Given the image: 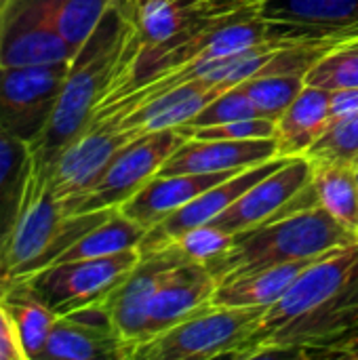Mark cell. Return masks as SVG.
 Wrapping results in <instances>:
<instances>
[{
    "label": "cell",
    "instance_id": "6da1fadb",
    "mask_svg": "<svg viewBox=\"0 0 358 360\" xmlns=\"http://www.w3.org/2000/svg\"><path fill=\"white\" fill-rule=\"evenodd\" d=\"M358 331V243L306 268L266 308L243 360H323Z\"/></svg>",
    "mask_w": 358,
    "mask_h": 360
},
{
    "label": "cell",
    "instance_id": "7a4b0ae2",
    "mask_svg": "<svg viewBox=\"0 0 358 360\" xmlns=\"http://www.w3.org/2000/svg\"><path fill=\"white\" fill-rule=\"evenodd\" d=\"M133 34V0H116L74 55L53 116L30 148L32 162L49 171L61 150L89 124L116 78Z\"/></svg>",
    "mask_w": 358,
    "mask_h": 360
},
{
    "label": "cell",
    "instance_id": "3957f363",
    "mask_svg": "<svg viewBox=\"0 0 358 360\" xmlns=\"http://www.w3.org/2000/svg\"><path fill=\"white\" fill-rule=\"evenodd\" d=\"M358 243V234L323 207L295 211L234 234L230 249L209 266L217 283L270 266L323 257Z\"/></svg>",
    "mask_w": 358,
    "mask_h": 360
},
{
    "label": "cell",
    "instance_id": "277c9868",
    "mask_svg": "<svg viewBox=\"0 0 358 360\" xmlns=\"http://www.w3.org/2000/svg\"><path fill=\"white\" fill-rule=\"evenodd\" d=\"M112 211L68 215L63 200L49 184V173L32 162L21 213L0 257V287L51 266Z\"/></svg>",
    "mask_w": 358,
    "mask_h": 360
},
{
    "label": "cell",
    "instance_id": "5b68a950",
    "mask_svg": "<svg viewBox=\"0 0 358 360\" xmlns=\"http://www.w3.org/2000/svg\"><path fill=\"white\" fill-rule=\"evenodd\" d=\"M264 312L266 308L211 304L141 342L133 360H243Z\"/></svg>",
    "mask_w": 358,
    "mask_h": 360
},
{
    "label": "cell",
    "instance_id": "8992f818",
    "mask_svg": "<svg viewBox=\"0 0 358 360\" xmlns=\"http://www.w3.org/2000/svg\"><path fill=\"white\" fill-rule=\"evenodd\" d=\"M181 129L146 133L127 143L106 167L101 177L76 200L63 205L68 215L120 209L135 196L167 162V158L186 141Z\"/></svg>",
    "mask_w": 358,
    "mask_h": 360
},
{
    "label": "cell",
    "instance_id": "52a82bcc",
    "mask_svg": "<svg viewBox=\"0 0 358 360\" xmlns=\"http://www.w3.org/2000/svg\"><path fill=\"white\" fill-rule=\"evenodd\" d=\"M139 249H129L108 257L63 262L42 268L25 278V285L57 316L106 300L137 266Z\"/></svg>",
    "mask_w": 358,
    "mask_h": 360
},
{
    "label": "cell",
    "instance_id": "ba28073f",
    "mask_svg": "<svg viewBox=\"0 0 358 360\" xmlns=\"http://www.w3.org/2000/svg\"><path fill=\"white\" fill-rule=\"evenodd\" d=\"M70 63L0 65V127L32 148L53 116Z\"/></svg>",
    "mask_w": 358,
    "mask_h": 360
},
{
    "label": "cell",
    "instance_id": "9c48e42d",
    "mask_svg": "<svg viewBox=\"0 0 358 360\" xmlns=\"http://www.w3.org/2000/svg\"><path fill=\"white\" fill-rule=\"evenodd\" d=\"M135 137L139 135L122 127L116 116L91 120L46 171L53 192L63 205L76 200L93 188L112 158Z\"/></svg>",
    "mask_w": 358,
    "mask_h": 360
},
{
    "label": "cell",
    "instance_id": "30bf717a",
    "mask_svg": "<svg viewBox=\"0 0 358 360\" xmlns=\"http://www.w3.org/2000/svg\"><path fill=\"white\" fill-rule=\"evenodd\" d=\"M255 8L276 40L329 44L358 40V0H264Z\"/></svg>",
    "mask_w": 358,
    "mask_h": 360
},
{
    "label": "cell",
    "instance_id": "8fae6325",
    "mask_svg": "<svg viewBox=\"0 0 358 360\" xmlns=\"http://www.w3.org/2000/svg\"><path fill=\"white\" fill-rule=\"evenodd\" d=\"M72 59L74 51L57 30L44 0H0V65Z\"/></svg>",
    "mask_w": 358,
    "mask_h": 360
},
{
    "label": "cell",
    "instance_id": "7c38bea8",
    "mask_svg": "<svg viewBox=\"0 0 358 360\" xmlns=\"http://www.w3.org/2000/svg\"><path fill=\"white\" fill-rule=\"evenodd\" d=\"M312 171L314 167L310 158H287L276 171L262 177L222 215H217L211 226L234 236L243 230L289 215L295 198L312 181Z\"/></svg>",
    "mask_w": 358,
    "mask_h": 360
},
{
    "label": "cell",
    "instance_id": "4fadbf2b",
    "mask_svg": "<svg viewBox=\"0 0 358 360\" xmlns=\"http://www.w3.org/2000/svg\"><path fill=\"white\" fill-rule=\"evenodd\" d=\"M184 259L188 257L177 245L141 253V259L129 272V276L106 297V308L112 325L120 340L129 346L131 360L135 348L146 338V312L154 291L160 287L169 270Z\"/></svg>",
    "mask_w": 358,
    "mask_h": 360
},
{
    "label": "cell",
    "instance_id": "5bb4252c",
    "mask_svg": "<svg viewBox=\"0 0 358 360\" xmlns=\"http://www.w3.org/2000/svg\"><path fill=\"white\" fill-rule=\"evenodd\" d=\"M131 360L129 346L116 333L106 300L57 316L38 360Z\"/></svg>",
    "mask_w": 358,
    "mask_h": 360
},
{
    "label": "cell",
    "instance_id": "9a60e30c",
    "mask_svg": "<svg viewBox=\"0 0 358 360\" xmlns=\"http://www.w3.org/2000/svg\"><path fill=\"white\" fill-rule=\"evenodd\" d=\"M285 160L287 158H274V160H268V162L243 169V171L234 173L232 177L219 181L217 186L209 188L207 192H203L200 196H196L194 200H190L188 205H184L181 209H177L169 217H165L160 224L150 228L146 238H143V243H141V247H139V251L141 253H150V251H158V249L171 247L188 230L205 226V224H211L232 202H236L251 186H255L268 173L276 171Z\"/></svg>",
    "mask_w": 358,
    "mask_h": 360
},
{
    "label": "cell",
    "instance_id": "2e32d148",
    "mask_svg": "<svg viewBox=\"0 0 358 360\" xmlns=\"http://www.w3.org/2000/svg\"><path fill=\"white\" fill-rule=\"evenodd\" d=\"M215 289L217 281L207 266L192 259L173 266L148 304L143 342L211 306Z\"/></svg>",
    "mask_w": 358,
    "mask_h": 360
},
{
    "label": "cell",
    "instance_id": "e0dca14e",
    "mask_svg": "<svg viewBox=\"0 0 358 360\" xmlns=\"http://www.w3.org/2000/svg\"><path fill=\"white\" fill-rule=\"evenodd\" d=\"M274 158L279 154L276 139H194L188 137L162 165L158 175H198V173H228L243 171Z\"/></svg>",
    "mask_w": 358,
    "mask_h": 360
},
{
    "label": "cell",
    "instance_id": "ac0fdd59",
    "mask_svg": "<svg viewBox=\"0 0 358 360\" xmlns=\"http://www.w3.org/2000/svg\"><path fill=\"white\" fill-rule=\"evenodd\" d=\"M226 89H230V84L188 80L141 101L135 110L116 118L120 120L122 127L131 129L137 135L167 131V129H181Z\"/></svg>",
    "mask_w": 358,
    "mask_h": 360
},
{
    "label": "cell",
    "instance_id": "d6986e66",
    "mask_svg": "<svg viewBox=\"0 0 358 360\" xmlns=\"http://www.w3.org/2000/svg\"><path fill=\"white\" fill-rule=\"evenodd\" d=\"M238 171L228 173H181V175H154L135 196H131L120 211L143 228H154L165 217L217 186L219 181L232 177Z\"/></svg>",
    "mask_w": 358,
    "mask_h": 360
},
{
    "label": "cell",
    "instance_id": "ffe728a7",
    "mask_svg": "<svg viewBox=\"0 0 358 360\" xmlns=\"http://www.w3.org/2000/svg\"><path fill=\"white\" fill-rule=\"evenodd\" d=\"M331 93L306 84L293 103L276 120L279 154L283 158L304 156L331 124Z\"/></svg>",
    "mask_w": 358,
    "mask_h": 360
},
{
    "label": "cell",
    "instance_id": "44dd1931",
    "mask_svg": "<svg viewBox=\"0 0 358 360\" xmlns=\"http://www.w3.org/2000/svg\"><path fill=\"white\" fill-rule=\"evenodd\" d=\"M319 259L321 257L270 266L232 281L217 283L213 304L238 308H270L289 291V287L300 278V274Z\"/></svg>",
    "mask_w": 358,
    "mask_h": 360
},
{
    "label": "cell",
    "instance_id": "7402d4cb",
    "mask_svg": "<svg viewBox=\"0 0 358 360\" xmlns=\"http://www.w3.org/2000/svg\"><path fill=\"white\" fill-rule=\"evenodd\" d=\"M30 171V143L13 137L0 127V257L19 219Z\"/></svg>",
    "mask_w": 358,
    "mask_h": 360
},
{
    "label": "cell",
    "instance_id": "603a6c76",
    "mask_svg": "<svg viewBox=\"0 0 358 360\" xmlns=\"http://www.w3.org/2000/svg\"><path fill=\"white\" fill-rule=\"evenodd\" d=\"M0 300L11 312L27 360H38L51 331L57 321V314L34 295L25 281H11L0 287Z\"/></svg>",
    "mask_w": 358,
    "mask_h": 360
},
{
    "label": "cell",
    "instance_id": "cb8c5ba5",
    "mask_svg": "<svg viewBox=\"0 0 358 360\" xmlns=\"http://www.w3.org/2000/svg\"><path fill=\"white\" fill-rule=\"evenodd\" d=\"M146 234H148V228L127 217L120 209H114L101 224L91 228L70 249H65L51 266L63 264V262H76V259L108 257V255H116L129 249H139Z\"/></svg>",
    "mask_w": 358,
    "mask_h": 360
},
{
    "label": "cell",
    "instance_id": "d4e9b609",
    "mask_svg": "<svg viewBox=\"0 0 358 360\" xmlns=\"http://www.w3.org/2000/svg\"><path fill=\"white\" fill-rule=\"evenodd\" d=\"M312 192L317 205L358 234V188L354 165L312 162Z\"/></svg>",
    "mask_w": 358,
    "mask_h": 360
},
{
    "label": "cell",
    "instance_id": "484cf974",
    "mask_svg": "<svg viewBox=\"0 0 358 360\" xmlns=\"http://www.w3.org/2000/svg\"><path fill=\"white\" fill-rule=\"evenodd\" d=\"M53 13V21L74 55L99 25L103 15L116 0H44Z\"/></svg>",
    "mask_w": 358,
    "mask_h": 360
},
{
    "label": "cell",
    "instance_id": "4316f807",
    "mask_svg": "<svg viewBox=\"0 0 358 360\" xmlns=\"http://www.w3.org/2000/svg\"><path fill=\"white\" fill-rule=\"evenodd\" d=\"M306 84L329 93L358 89V40L331 46L306 72Z\"/></svg>",
    "mask_w": 358,
    "mask_h": 360
},
{
    "label": "cell",
    "instance_id": "83f0119b",
    "mask_svg": "<svg viewBox=\"0 0 358 360\" xmlns=\"http://www.w3.org/2000/svg\"><path fill=\"white\" fill-rule=\"evenodd\" d=\"M306 86V74H266L243 82L245 93L264 118L279 120Z\"/></svg>",
    "mask_w": 358,
    "mask_h": 360
},
{
    "label": "cell",
    "instance_id": "f1b7e54d",
    "mask_svg": "<svg viewBox=\"0 0 358 360\" xmlns=\"http://www.w3.org/2000/svg\"><path fill=\"white\" fill-rule=\"evenodd\" d=\"M312 162H358V114L342 118L314 141V146L304 154Z\"/></svg>",
    "mask_w": 358,
    "mask_h": 360
},
{
    "label": "cell",
    "instance_id": "f546056e",
    "mask_svg": "<svg viewBox=\"0 0 358 360\" xmlns=\"http://www.w3.org/2000/svg\"><path fill=\"white\" fill-rule=\"evenodd\" d=\"M262 116L255 108V103L249 99V95L243 89V82L226 89L222 95H217L207 108H203L181 131H194L200 127H211V124H224L232 120H243V118H255Z\"/></svg>",
    "mask_w": 358,
    "mask_h": 360
},
{
    "label": "cell",
    "instance_id": "4dcf8cb0",
    "mask_svg": "<svg viewBox=\"0 0 358 360\" xmlns=\"http://www.w3.org/2000/svg\"><path fill=\"white\" fill-rule=\"evenodd\" d=\"M232 234L211 226V224H205V226H198V228H192L188 230L186 234H181L175 245L184 251V255L192 262H198L203 266H213L232 245Z\"/></svg>",
    "mask_w": 358,
    "mask_h": 360
},
{
    "label": "cell",
    "instance_id": "1f68e13d",
    "mask_svg": "<svg viewBox=\"0 0 358 360\" xmlns=\"http://www.w3.org/2000/svg\"><path fill=\"white\" fill-rule=\"evenodd\" d=\"M186 137L194 139H224V141H243V139H276V120L255 116L232 120L224 124L200 127L194 131H184Z\"/></svg>",
    "mask_w": 358,
    "mask_h": 360
},
{
    "label": "cell",
    "instance_id": "d6a6232c",
    "mask_svg": "<svg viewBox=\"0 0 358 360\" xmlns=\"http://www.w3.org/2000/svg\"><path fill=\"white\" fill-rule=\"evenodd\" d=\"M0 360H27L17 325L0 300Z\"/></svg>",
    "mask_w": 358,
    "mask_h": 360
},
{
    "label": "cell",
    "instance_id": "836d02e7",
    "mask_svg": "<svg viewBox=\"0 0 358 360\" xmlns=\"http://www.w3.org/2000/svg\"><path fill=\"white\" fill-rule=\"evenodd\" d=\"M331 124L358 114V89H346L331 93Z\"/></svg>",
    "mask_w": 358,
    "mask_h": 360
},
{
    "label": "cell",
    "instance_id": "e575fe53",
    "mask_svg": "<svg viewBox=\"0 0 358 360\" xmlns=\"http://www.w3.org/2000/svg\"><path fill=\"white\" fill-rule=\"evenodd\" d=\"M325 359L358 360V331L354 335H350L348 340H344L342 344H338L335 348H331Z\"/></svg>",
    "mask_w": 358,
    "mask_h": 360
},
{
    "label": "cell",
    "instance_id": "d590c367",
    "mask_svg": "<svg viewBox=\"0 0 358 360\" xmlns=\"http://www.w3.org/2000/svg\"><path fill=\"white\" fill-rule=\"evenodd\" d=\"M224 11H238V8H255L264 0H215Z\"/></svg>",
    "mask_w": 358,
    "mask_h": 360
},
{
    "label": "cell",
    "instance_id": "8d00e7d4",
    "mask_svg": "<svg viewBox=\"0 0 358 360\" xmlns=\"http://www.w3.org/2000/svg\"><path fill=\"white\" fill-rule=\"evenodd\" d=\"M354 171H357V188H358V162L354 165Z\"/></svg>",
    "mask_w": 358,
    "mask_h": 360
},
{
    "label": "cell",
    "instance_id": "74e56055",
    "mask_svg": "<svg viewBox=\"0 0 358 360\" xmlns=\"http://www.w3.org/2000/svg\"><path fill=\"white\" fill-rule=\"evenodd\" d=\"M188 2H203V0H188Z\"/></svg>",
    "mask_w": 358,
    "mask_h": 360
}]
</instances>
